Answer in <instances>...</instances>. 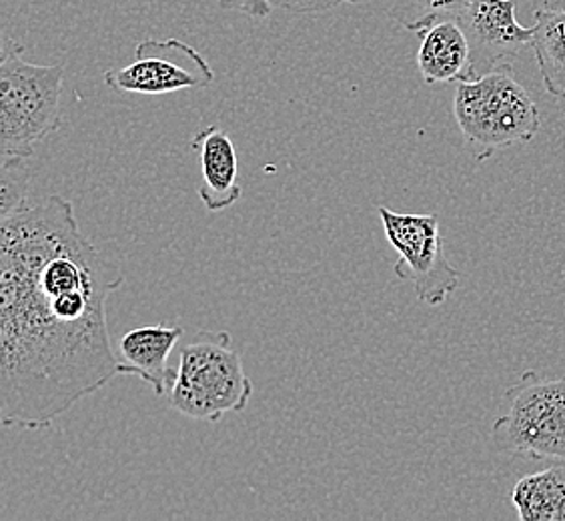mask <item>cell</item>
Here are the masks:
<instances>
[{"mask_svg": "<svg viewBox=\"0 0 565 521\" xmlns=\"http://www.w3.org/2000/svg\"><path fill=\"white\" fill-rule=\"evenodd\" d=\"M125 275L63 196L0 217V419L44 429L119 375L107 301Z\"/></svg>", "mask_w": 565, "mask_h": 521, "instance_id": "6da1fadb", "label": "cell"}, {"mask_svg": "<svg viewBox=\"0 0 565 521\" xmlns=\"http://www.w3.org/2000/svg\"><path fill=\"white\" fill-rule=\"evenodd\" d=\"M4 41L0 61V161L31 159L39 142L63 125L65 65H33Z\"/></svg>", "mask_w": 565, "mask_h": 521, "instance_id": "7a4b0ae2", "label": "cell"}, {"mask_svg": "<svg viewBox=\"0 0 565 521\" xmlns=\"http://www.w3.org/2000/svg\"><path fill=\"white\" fill-rule=\"evenodd\" d=\"M454 115L478 163L532 141L542 125L535 100L503 63L486 75L457 83Z\"/></svg>", "mask_w": 565, "mask_h": 521, "instance_id": "3957f363", "label": "cell"}, {"mask_svg": "<svg viewBox=\"0 0 565 521\" xmlns=\"http://www.w3.org/2000/svg\"><path fill=\"white\" fill-rule=\"evenodd\" d=\"M253 390L227 331L203 329L179 349L169 403L189 419L217 424L227 413L247 410Z\"/></svg>", "mask_w": 565, "mask_h": 521, "instance_id": "277c9868", "label": "cell"}, {"mask_svg": "<svg viewBox=\"0 0 565 521\" xmlns=\"http://www.w3.org/2000/svg\"><path fill=\"white\" fill-rule=\"evenodd\" d=\"M508 412L495 419V447L525 459L565 461V378L527 371L505 391Z\"/></svg>", "mask_w": 565, "mask_h": 521, "instance_id": "5b68a950", "label": "cell"}, {"mask_svg": "<svg viewBox=\"0 0 565 521\" xmlns=\"http://www.w3.org/2000/svg\"><path fill=\"white\" fill-rule=\"evenodd\" d=\"M377 215L395 253L393 265L397 279L412 283L419 301L437 307L446 304L459 287V272L447 260L439 215L397 213L390 206H377Z\"/></svg>", "mask_w": 565, "mask_h": 521, "instance_id": "8992f818", "label": "cell"}, {"mask_svg": "<svg viewBox=\"0 0 565 521\" xmlns=\"http://www.w3.org/2000/svg\"><path fill=\"white\" fill-rule=\"evenodd\" d=\"M213 68L191 44L179 39H147L137 44L135 61L105 73V85L129 95H169L186 88H207Z\"/></svg>", "mask_w": 565, "mask_h": 521, "instance_id": "52a82bcc", "label": "cell"}, {"mask_svg": "<svg viewBox=\"0 0 565 521\" xmlns=\"http://www.w3.org/2000/svg\"><path fill=\"white\" fill-rule=\"evenodd\" d=\"M457 21L468 34L476 78L532 46L533 26L518 21L513 0H469Z\"/></svg>", "mask_w": 565, "mask_h": 521, "instance_id": "ba28073f", "label": "cell"}, {"mask_svg": "<svg viewBox=\"0 0 565 521\" xmlns=\"http://www.w3.org/2000/svg\"><path fill=\"white\" fill-rule=\"evenodd\" d=\"M185 329L181 326H142L122 333L117 343L119 375H132L151 385L154 395H169L177 378L171 355Z\"/></svg>", "mask_w": 565, "mask_h": 521, "instance_id": "9c48e42d", "label": "cell"}, {"mask_svg": "<svg viewBox=\"0 0 565 521\" xmlns=\"http://www.w3.org/2000/svg\"><path fill=\"white\" fill-rule=\"evenodd\" d=\"M191 147L199 152L203 183L199 196L209 213H221L239 203L243 187L239 185V159L237 149L225 130L211 125L199 130Z\"/></svg>", "mask_w": 565, "mask_h": 521, "instance_id": "30bf717a", "label": "cell"}, {"mask_svg": "<svg viewBox=\"0 0 565 521\" xmlns=\"http://www.w3.org/2000/svg\"><path fill=\"white\" fill-rule=\"evenodd\" d=\"M417 68L429 87L476 78L468 34L459 21L437 22L422 33Z\"/></svg>", "mask_w": 565, "mask_h": 521, "instance_id": "8fae6325", "label": "cell"}, {"mask_svg": "<svg viewBox=\"0 0 565 521\" xmlns=\"http://www.w3.org/2000/svg\"><path fill=\"white\" fill-rule=\"evenodd\" d=\"M511 503L522 521H565V461L520 479Z\"/></svg>", "mask_w": 565, "mask_h": 521, "instance_id": "7c38bea8", "label": "cell"}, {"mask_svg": "<svg viewBox=\"0 0 565 521\" xmlns=\"http://www.w3.org/2000/svg\"><path fill=\"white\" fill-rule=\"evenodd\" d=\"M532 49L544 87L565 100V11L535 9Z\"/></svg>", "mask_w": 565, "mask_h": 521, "instance_id": "4fadbf2b", "label": "cell"}, {"mask_svg": "<svg viewBox=\"0 0 565 521\" xmlns=\"http://www.w3.org/2000/svg\"><path fill=\"white\" fill-rule=\"evenodd\" d=\"M469 0H393L390 14L405 31L422 34L437 22L459 19Z\"/></svg>", "mask_w": 565, "mask_h": 521, "instance_id": "5bb4252c", "label": "cell"}, {"mask_svg": "<svg viewBox=\"0 0 565 521\" xmlns=\"http://www.w3.org/2000/svg\"><path fill=\"white\" fill-rule=\"evenodd\" d=\"M26 159L14 161H0V217H7L21 206L26 205V183H29V169Z\"/></svg>", "mask_w": 565, "mask_h": 521, "instance_id": "9a60e30c", "label": "cell"}, {"mask_svg": "<svg viewBox=\"0 0 565 521\" xmlns=\"http://www.w3.org/2000/svg\"><path fill=\"white\" fill-rule=\"evenodd\" d=\"M359 0H271L275 9L309 14V12H326L338 9L341 4H355Z\"/></svg>", "mask_w": 565, "mask_h": 521, "instance_id": "2e32d148", "label": "cell"}, {"mask_svg": "<svg viewBox=\"0 0 565 521\" xmlns=\"http://www.w3.org/2000/svg\"><path fill=\"white\" fill-rule=\"evenodd\" d=\"M223 9L239 11L255 19H265L273 11L271 0H218Z\"/></svg>", "mask_w": 565, "mask_h": 521, "instance_id": "e0dca14e", "label": "cell"}, {"mask_svg": "<svg viewBox=\"0 0 565 521\" xmlns=\"http://www.w3.org/2000/svg\"><path fill=\"white\" fill-rule=\"evenodd\" d=\"M535 9L545 11H565V0H532Z\"/></svg>", "mask_w": 565, "mask_h": 521, "instance_id": "ac0fdd59", "label": "cell"}]
</instances>
